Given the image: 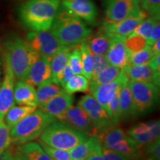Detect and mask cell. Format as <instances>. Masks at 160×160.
Instances as JSON below:
<instances>
[{"mask_svg": "<svg viewBox=\"0 0 160 160\" xmlns=\"http://www.w3.org/2000/svg\"><path fill=\"white\" fill-rule=\"evenodd\" d=\"M61 0H27L18 10V17L22 25L31 31L51 29Z\"/></svg>", "mask_w": 160, "mask_h": 160, "instance_id": "1", "label": "cell"}, {"mask_svg": "<svg viewBox=\"0 0 160 160\" xmlns=\"http://www.w3.org/2000/svg\"><path fill=\"white\" fill-rule=\"evenodd\" d=\"M3 61L8 64L15 78L25 80L31 65L39 59L26 41L16 33L8 36L2 43Z\"/></svg>", "mask_w": 160, "mask_h": 160, "instance_id": "2", "label": "cell"}, {"mask_svg": "<svg viewBox=\"0 0 160 160\" xmlns=\"http://www.w3.org/2000/svg\"><path fill=\"white\" fill-rule=\"evenodd\" d=\"M50 31L61 45L67 47L79 45L93 33L83 20L60 7Z\"/></svg>", "mask_w": 160, "mask_h": 160, "instance_id": "3", "label": "cell"}, {"mask_svg": "<svg viewBox=\"0 0 160 160\" xmlns=\"http://www.w3.org/2000/svg\"><path fill=\"white\" fill-rule=\"evenodd\" d=\"M56 119L42 109H36L10 129L11 145H20L40 137L44 130Z\"/></svg>", "mask_w": 160, "mask_h": 160, "instance_id": "4", "label": "cell"}, {"mask_svg": "<svg viewBox=\"0 0 160 160\" xmlns=\"http://www.w3.org/2000/svg\"><path fill=\"white\" fill-rule=\"evenodd\" d=\"M89 137L64 121H54L40 135L39 141L54 148L70 151Z\"/></svg>", "mask_w": 160, "mask_h": 160, "instance_id": "5", "label": "cell"}, {"mask_svg": "<svg viewBox=\"0 0 160 160\" xmlns=\"http://www.w3.org/2000/svg\"><path fill=\"white\" fill-rule=\"evenodd\" d=\"M128 87L138 113H143L157 105L159 99V88L153 83L128 81Z\"/></svg>", "mask_w": 160, "mask_h": 160, "instance_id": "6", "label": "cell"}, {"mask_svg": "<svg viewBox=\"0 0 160 160\" xmlns=\"http://www.w3.org/2000/svg\"><path fill=\"white\" fill-rule=\"evenodd\" d=\"M30 47L39 55L51 58L55 53L67 48L59 42L51 31H30L26 36Z\"/></svg>", "mask_w": 160, "mask_h": 160, "instance_id": "7", "label": "cell"}, {"mask_svg": "<svg viewBox=\"0 0 160 160\" xmlns=\"http://www.w3.org/2000/svg\"><path fill=\"white\" fill-rule=\"evenodd\" d=\"M78 105H79L87 113L97 130V136L107 131L110 128L115 126L111 123L104 108L92 95L83 96L79 99Z\"/></svg>", "mask_w": 160, "mask_h": 160, "instance_id": "8", "label": "cell"}, {"mask_svg": "<svg viewBox=\"0 0 160 160\" xmlns=\"http://www.w3.org/2000/svg\"><path fill=\"white\" fill-rule=\"evenodd\" d=\"M148 17L143 10L137 8L131 15L116 23H106L104 22L101 26L111 36L127 37L136 29L144 19Z\"/></svg>", "mask_w": 160, "mask_h": 160, "instance_id": "9", "label": "cell"}, {"mask_svg": "<svg viewBox=\"0 0 160 160\" xmlns=\"http://www.w3.org/2000/svg\"><path fill=\"white\" fill-rule=\"evenodd\" d=\"M60 8L89 25L97 21L98 10L93 0H61Z\"/></svg>", "mask_w": 160, "mask_h": 160, "instance_id": "10", "label": "cell"}, {"mask_svg": "<svg viewBox=\"0 0 160 160\" xmlns=\"http://www.w3.org/2000/svg\"><path fill=\"white\" fill-rule=\"evenodd\" d=\"M4 77L0 86V120H3L7 112L14 105L15 77L8 64L4 62Z\"/></svg>", "mask_w": 160, "mask_h": 160, "instance_id": "11", "label": "cell"}, {"mask_svg": "<svg viewBox=\"0 0 160 160\" xmlns=\"http://www.w3.org/2000/svg\"><path fill=\"white\" fill-rule=\"evenodd\" d=\"M128 81L129 79L126 73L122 69H121L119 76L114 81L97 86L90 91L89 93L95 98L98 102L104 108V109L106 110L112 98L119 93V89L124 85L127 84Z\"/></svg>", "mask_w": 160, "mask_h": 160, "instance_id": "12", "label": "cell"}, {"mask_svg": "<svg viewBox=\"0 0 160 160\" xmlns=\"http://www.w3.org/2000/svg\"><path fill=\"white\" fill-rule=\"evenodd\" d=\"M139 6L134 0H107L105 22H118L131 15Z\"/></svg>", "mask_w": 160, "mask_h": 160, "instance_id": "13", "label": "cell"}, {"mask_svg": "<svg viewBox=\"0 0 160 160\" xmlns=\"http://www.w3.org/2000/svg\"><path fill=\"white\" fill-rule=\"evenodd\" d=\"M125 37L112 36L111 44L105 55L109 65L122 69L129 64L131 53L125 45Z\"/></svg>", "mask_w": 160, "mask_h": 160, "instance_id": "14", "label": "cell"}, {"mask_svg": "<svg viewBox=\"0 0 160 160\" xmlns=\"http://www.w3.org/2000/svg\"><path fill=\"white\" fill-rule=\"evenodd\" d=\"M159 134L160 122L159 120L139 123L133 126L128 131V135L142 147L159 139Z\"/></svg>", "mask_w": 160, "mask_h": 160, "instance_id": "15", "label": "cell"}, {"mask_svg": "<svg viewBox=\"0 0 160 160\" xmlns=\"http://www.w3.org/2000/svg\"><path fill=\"white\" fill-rule=\"evenodd\" d=\"M51 59L46 56L40 55L39 59L30 68L25 81L34 88L51 82Z\"/></svg>", "mask_w": 160, "mask_h": 160, "instance_id": "16", "label": "cell"}, {"mask_svg": "<svg viewBox=\"0 0 160 160\" xmlns=\"http://www.w3.org/2000/svg\"><path fill=\"white\" fill-rule=\"evenodd\" d=\"M63 121L88 137L97 135V130L91 120L79 105L71 106L65 113Z\"/></svg>", "mask_w": 160, "mask_h": 160, "instance_id": "17", "label": "cell"}, {"mask_svg": "<svg viewBox=\"0 0 160 160\" xmlns=\"http://www.w3.org/2000/svg\"><path fill=\"white\" fill-rule=\"evenodd\" d=\"M73 96L63 91L39 108L56 119L63 121L65 113L73 106Z\"/></svg>", "mask_w": 160, "mask_h": 160, "instance_id": "18", "label": "cell"}, {"mask_svg": "<svg viewBox=\"0 0 160 160\" xmlns=\"http://www.w3.org/2000/svg\"><path fill=\"white\" fill-rule=\"evenodd\" d=\"M122 70L129 81L153 83L159 88L160 72L154 71L148 64L140 65H128Z\"/></svg>", "mask_w": 160, "mask_h": 160, "instance_id": "19", "label": "cell"}, {"mask_svg": "<svg viewBox=\"0 0 160 160\" xmlns=\"http://www.w3.org/2000/svg\"><path fill=\"white\" fill-rule=\"evenodd\" d=\"M13 97L16 104L37 107L36 89L25 80H18L14 85Z\"/></svg>", "mask_w": 160, "mask_h": 160, "instance_id": "20", "label": "cell"}, {"mask_svg": "<svg viewBox=\"0 0 160 160\" xmlns=\"http://www.w3.org/2000/svg\"><path fill=\"white\" fill-rule=\"evenodd\" d=\"M106 149L117 152L133 159H140L142 157V147L136 142L128 133Z\"/></svg>", "mask_w": 160, "mask_h": 160, "instance_id": "21", "label": "cell"}, {"mask_svg": "<svg viewBox=\"0 0 160 160\" xmlns=\"http://www.w3.org/2000/svg\"><path fill=\"white\" fill-rule=\"evenodd\" d=\"M111 38L112 36L108 34L101 26L94 34L87 39L88 47L93 54L105 55L109 48Z\"/></svg>", "mask_w": 160, "mask_h": 160, "instance_id": "22", "label": "cell"}, {"mask_svg": "<svg viewBox=\"0 0 160 160\" xmlns=\"http://www.w3.org/2000/svg\"><path fill=\"white\" fill-rule=\"evenodd\" d=\"M75 47H68L55 53L51 59V81L59 85L63 70L68 65L70 52Z\"/></svg>", "mask_w": 160, "mask_h": 160, "instance_id": "23", "label": "cell"}, {"mask_svg": "<svg viewBox=\"0 0 160 160\" xmlns=\"http://www.w3.org/2000/svg\"><path fill=\"white\" fill-rule=\"evenodd\" d=\"M119 106L121 120L133 118L139 114L136 109L131 91L127 84L124 85L119 89Z\"/></svg>", "mask_w": 160, "mask_h": 160, "instance_id": "24", "label": "cell"}, {"mask_svg": "<svg viewBox=\"0 0 160 160\" xmlns=\"http://www.w3.org/2000/svg\"><path fill=\"white\" fill-rule=\"evenodd\" d=\"M17 150L22 153L25 160H52L42 146L34 142L18 145Z\"/></svg>", "mask_w": 160, "mask_h": 160, "instance_id": "25", "label": "cell"}, {"mask_svg": "<svg viewBox=\"0 0 160 160\" xmlns=\"http://www.w3.org/2000/svg\"><path fill=\"white\" fill-rule=\"evenodd\" d=\"M37 107L28 105H19L14 106L11 108L6 113L4 119L5 120V124L9 129L13 128V126L23 119L24 118L33 113Z\"/></svg>", "mask_w": 160, "mask_h": 160, "instance_id": "26", "label": "cell"}, {"mask_svg": "<svg viewBox=\"0 0 160 160\" xmlns=\"http://www.w3.org/2000/svg\"><path fill=\"white\" fill-rule=\"evenodd\" d=\"M99 142L100 139L97 135L89 137L83 142L70 150L71 160H85Z\"/></svg>", "mask_w": 160, "mask_h": 160, "instance_id": "27", "label": "cell"}, {"mask_svg": "<svg viewBox=\"0 0 160 160\" xmlns=\"http://www.w3.org/2000/svg\"><path fill=\"white\" fill-rule=\"evenodd\" d=\"M63 91L64 90L59 85L53 83L51 81L39 86L37 88V90H36L37 106L40 107V106L45 105L52 98L56 97Z\"/></svg>", "mask_w": 160, "mask_h": 160, "instance_id": "28", "label": "cell"}, {"mask_svg": "<svg viewBox=\"0 0 160 160\" xmlns=\"http://www.w3.org/2000/svg\"><path fill=\"white\" fill-rule=\"evenodd\" d=\"M120 71H121V69L119 68L109 65L103 71L100 72L97 77L90 80L91 82L89 83L88 91H92L99 85H105V84L114 81L119 76Z\"/></svg>", "mask_w": 160, "mask_h": 160, "instance_id": "29", "label": "cell"}, {"mask_svg": "<svg viewBox=\"0 0 160 160\" xmlns=\"http://www.w3.org/2000/svg\"><path fill=\"white\" fill-rule=\"evenodd\" d=\"M81 53L82 65V75L89 80H91L93 74V66H94V57L91 51L87 40L84 41L79 45Z\"/></svg>", "mask_w": 160, "mask_h": 160, "instance_id": "30", "label": "cell"}, {"mask_svg": "<svg viewBox=\"0 0 160 160\" xmlns=\"http://www.w3.org/2000/svg\"><path fill=\"white\" fill-rule=\"evenodd\" d=\"M90 80L84 75H73L63 86V90L66 93L73 95V93L86 92L88 91Z\"/></svg>", "mask_w": 160, "mask_h": 160, "instance_id": "31", "label": "cell"}, {"mask_svg": "<svg viewBox=\"0 0 160 160\" xmlns=\"http://www.w3.org/2000/svg\"><path fill=\"white\" fill-rule=\"evenodd\" d=\"M154 56L150 45H146L144 48L136 53H131L129 65H145L149 62L151 58Z\"/></svg>", "mask_w": 160, "mask_h": 160, "instance_id": "32", "label": "cell"}, {"mask_svg": "<svg viewBox=\"0 0 160 160\" xmlns=\"http://www.w3.org/2000/svg\"><path fill=\"white\" fill-rule=\"evenodd\" d=\"M159 21V18H157L154 17H149L144 19L139 25L136 28L131 34H135L140 36V37L145 38V39H148L151 34V32L153 29V26L157 22Z\"/></svg>", "mask_w": 160, "mask_h": 160, "instance_id": "33", "label": "cell"}, {"mask_svg": "<svg viewBox=\"0 0 160 160\" xmlns=\"http://www.w3.org/2000/svg\"><path fill=\"white\" fill-rule=\"evenodd\" d=\"M142 160H160V139L142 147Z\"/></svg>", "mask_w": 160, "mask_h": 160, "instance_id": "34", "label": "cell"}, {"mask_svg": "<svg viewBox=\"0 0 160 160\" xmlns=\"http://www.w3.org/2000/svg\"><path fill=\"white\" fill-rule=\"evenodd\" d=\"M79 45L76 46L70 52L68 65L71 68V71L75 75L82 74V65L81 53Z\"/></svg>", "mask_w": 160, "mask_h": 160, "instance_id": "35", "label": "cell"}, {"mask_svg": "<svg viewBox=\"0 0 160 160\" xmlns=\"http://www.w3.org/2000/svg\"><path fill=\"white\" fill-rule=\"evenodd\" d=\"M105 111L111 123L113 125H117L121 120L119 106V93H117L109 102Z\"/></svg>", "mask_w": 160, "mask_h": 160, "instance_id": "36", "label": "cell"}, {"mask_svg": "<svg viewBox=\"0 0 160 160\" xmlns=\"http://www.w3.org/2000/svg\"><path fill=\"white\" fill-rule=\"evenodd\" d=\"M125 45L130 51L133 53L140 51L147 45V42L145 38L135 34H130L125 39Z\"/></svg>", "mask_w": 160, "mask_h": 160, "instance_id": "37", "label": "cell"}, {"mask_svg": "<svg viewBox=\"0 0 160 160\" xmlns=\"http://www.w3.org/2000/svg\"><path fill=\"white\" fill-rule=\"evenodd\" d=\"M39 143L44 151L51 158L52 160H71L69 151L54 148L41 141H39Z\"/></svg>", "mask_w": 160, "mask_h": 160, "instance_id": "38", "label": "cell"}, {"mask_svg": "<svg viewBox=\"0 0 160 160\" xmlns=\"http://www.w3.org/2000/svg\"><path fill=\"white\" fill-rule=\"evenodd\" d=\"M139 5L149 17L159 18L160 0H142Z\"/></svg>", "mask_w": 160, "mask_h": 160, "instance_id": "39", "label": "cell"}, {"mask_svg": "<svg viewBox=\"0 0 160 160\" xmlns=\"http://www.w3.org/2000/svg\"><path fill=\"white\" fill-rule=\"evenodd\" d=\"M11 145L10 137V129L4 122L0 120V154H2Z\"/></svg>", "mask_w": 160, "mask_h": 160, "instance_id": "40", "label": "cell"}, {"mask_svg": "<svg viewBox=\"0 0 160 160\" xmlns=\"http://www.w3.org/2000/svg\"><path fill=\"white\" fill-rule=\"evenodd\" d=\"M94 57V66H93V74H92L91 79H93L97 77V76L102 71H103L105 68L109 65L108 62L107 61L105 55H95L93 54Z\"/></svg>", "mask_w": 160, "mask_h": 160, "instance_id": "41", "label": "cell"}, {"mask_svg": "<svg viewBox=\"0 0 160 160\" xmlns=\"http://www.w3.org/2000/svg\"><path fill=\"white\" fill-rule=\"evenodd\" d=\"M103 160H139L102 148Z\"/></svg>", "mask_w": 160, "mask_h": 160, "instance_id": "42", "label": "cell"}, {"mask_svg": "<svg viewBox=\"0 0 160 160\" xmlns=\"http://www.w3.org/2000/svg\"><path fill=\"white\" fill-rule=\"evenodd\" d=\"M85 160H103L102 147L101 142H99L94 146L90 154Z\"/></svg>", "mask_w": 160, "mask_h": 160, "instance_id": "43", "label": "cell"}, {"mask_svg": "<svg viewBox=\"0 0 160 160\" xmlns=\"http://www.w3.org/2000/svg\"><path fill=\"white\" fill-rule=\"evenodd\" d=\"M159 38H160V24L159 21L155 24L154 26H153L148 39H146L147 45L151 46L153 43L155 42H157V40H159Z\"/></svg>", "mask_w": 160, "mask_h": 160, "instance_id": "44", "label": "cell"}, {"mask_svg": "<svg viewBox=\"0 0 160 160\" xmlns=\"http://www.w3.org/2000/svg\"><path fill=\"white\" fill-rule=\"evenodd\" d=\"M73 75H75V74L73 73V71H71V68L69 67L68 65L65 68V69L63 70L62 73L61 81H60L59 85L63 88V86L65 85L66 82H67L68 81V80L71 79V78L73 77Z\"/></svg>", "mask_w": 160, "mask_h": 160, "instance_id": "45", "label": "cell"}, {"mask_svg": "<svg viewBox=\"0 0 160 160\" xmlns=\"http://www.w3.org/2000/svg\"><path fill=\"white\" fill-rule=\"evenodd\" d=\"M148 65L154 71L160 72V54L153 56Z\"/></svg>", "mask_w": 160, "mask_h": 160, "instance_id": "46", "label": "cell"}, {"mask_svg": "<svg viewBox=\"0 0 160 160\" xmlns=\"http://www.w3.org/2000/svg\"><path fill=\"white\" fill-rule=\"evenodd\" d=\"M151 50L153 51V54L157 55L160 54V41L159 39L157 40V42H155L151 46Z\"/></svg>", "mask_w": 160, "mask_h": 160, "instance_id": "47", "label": "cell"}, {"mask_svg": "<svg viewBox=\"0 0 160 160\" xmlns=\"http://www.w3.org/2000/svg\"><path fill=\"white\" fill-rule=\"evenodd\" d=\"M2 160H14L13 159V153L11 150L8 149L3 153V159Z\"/></svg>", "mask_w": 160, "mask_h": 160, "instance_id": "48", "label": "cell"}, {"mask_svg": "<svg viewBox=\"0 0 160 160\" xmlns=\"http://www.w3.org/2000/svg\"><path fill=\"white\" fill-rule=\"evenodd\" d=\"M13 159L14 160H25V158L23 157V156L22 155V153L19 151H18L17 149L14 151V153H13Z\"/></svg>", "mask_w": 160, "mask_h": 160, "instance_id": "49", "label": "cell"}, {"mask_svg": "<svg viewBox=\"0 0 160 160\" xmlns=\"http://www.w3.org/2000/svg\"><path fill=\"white\" fill-rule=\"evenodd\" d=\"M3 65H2V60L0 57V86L2 85L3 80Z\"/></svg>", "mask_w": 160, "mask_h": 160, "instance_id": "50", "label": "cell"}, {"mask_svg": "<svg viewBox=\"0 0 160 160\" xmlns=\"http://www.w3.org/2000/svg\"><path fill=\"white\" fill-rule=\"evenodd\" d=\"M3 159V153L2 154H0V160H2Z\"/></svg>", "mask_w": 160, "mask_h": 160, "instance_id": "51", "label": "cell"}, {"mask_svg": "<svg viewBox=\"0 0 160 160\" xmlns=\"http://www.w3.org/2000/svg\"><path fill=\"white\" fill-rule=\"evenodd\" d=\"M134 1L136 2H137V3H138V4H139V2H141L142 1V0H134Z\"/></svg>", "mask_w": 160, "mask_h": 160, "instance_id": "52", "label": "cell"}]
</instances>
